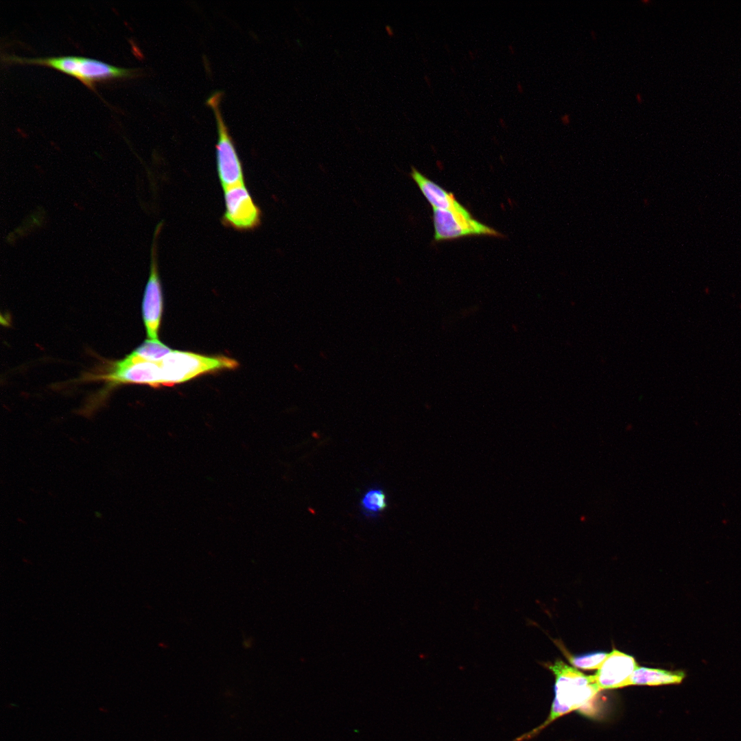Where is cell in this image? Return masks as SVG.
<instances>
[{"instance_id": "obj_21", "label": "cell", "mask_w": 741, "mask_h": 741, "mask_svg": "<svg viewBox=\"0 0 741 741\" xmlns=\"http://www.w3.org/2000/svg\"><path fill=\"white\" fill-rule=\"evenodd\" d=\"M425 80L427 82V84L429 86H430L431 85L430 80V78L427 75H425Z\"/></svg>"}, {"instance_id": "obj_14", "label": "cell", "mask_w": 741, "mask_h": 741, "mask_svg": "<svg viewBox=\"0 0 741 741\" xmlns=\"http://www.w3.org/2000/svg\"><path fill=\"white\" fill-rule=\"evenodd\" d=\"M609 653L593 652L580 655H571L565 652L567 659L575 668L583 670L598 669L607 657Z\"/></svg>"}, {"instance_id": "obj_11", "label": "cell", "mask_w": 741, "mask_h": 741, "mask_svg": "<svg viewBox=\"0 0 741 741\" xmlns=\"http://www.w3.org/2000/svg\"><path fill=\"white\" fill-rule=\"evenodd\" d=\"M685 677L683 671H670L657 668L638 666L634 671L629 685L657 686L679 684Z\"/></svg>"}, {"instance_id": "obj_23", "label": "cell", "mask_w": 741, "mask_h": 741, "mask_svg": "<svg viewBox=\"0 0 741 741\" xmlns=\"http://www.w3.org/2000/svg\"><path fill=\"white\" fill-rule=\"evenodd\" d=\"M469 54H470V57H471V58H472L473 59V58H474V57H473V54H471V51H469Z\"/></svg>"}, {"instance_id": "obj_10", "label": "cell", "mask_w": 741, "mask_h": 741, "mask_svg": "<svg viewBox=\"0 0 741 741\" xmlns=\"http://www.w3.org/2000/svg\"><path fill=\"white\" fill-rule=\"evenodd\" d=\"M411 176L432 208L460 212L468 211L456 200L452 193L426 178L414 167H412Z\"/></svg>"}, {"instance_id": "obj_15", "label": "cell", "mask_w": 741, "mask_h": 741, "mask_svg": "<svg viewBox=\"0 0 741 741\" xmlns=\"http://www.w3.org/2000/svg\"><path fill=\"white\" fill-rule=\"evenodd\" d=\"M561 122L564 125H568L570 123V117L568 114H565L561 117Z\"/></svg>"}, {"instance_id": "obj_5", "label": "cell", "mask_w": 741, "mask_h": 741, "mask_svg": "<svg viewBox=\"0 0 741 741\" xmlns=\"http://www.w3.org/2000/svg\"><path fill=\"white\" fill-rule=\"evenodd\" d=\"M225 212L222 222L238 231L257 228L261 223V212L253 201L244 184L224 189Z\"/></svg>"}, {"instance_id": "obj_7", "label": "cell", "mask_w": 741, "mask_h": 741, "mask_svg": "<svg viewBox=\"0 0 741 741\" xmlns=\"http://www.w3.org/2000/svg\"><path fill=\"white\" fill-rule=\"evenodd\" d=\"M433 220L436 241L469 235H501L495 229L473 219L469 211L433 208Z\"/></svg>"}, {"instance_id": "obj_17", "label": "cell", "mask_w": 741, "mask_h": 741, "mask_svg": "<svg viewBox=\"0 0 741 741\" xmlns=\"http://www.w3.org/2000/svg\"><path fill=\"white\" fill-rule=\"evenodd\" d=\"M635 98H636V101H637V102H638L639 104H641V103H642V102H643V97H642V95H641V94H640L639 93H637V94L635 95Z\"/></svg>"}, {"instance_id": "obj_9", "label": "cell", "mask_w": 741, "mask_h": 741, "mask_svg": "<svg viewBox=\"0 0 741 741\" xmlns=\"http://www.w3.org/2000/svg\"><path fill=\"white\" fill-rule=\"evenodd\" d=\"M639 666L635 658L613 649L593 675L601 690L629 685L630 679Z\"/></svg>"}, {"instance_id": "obj_16", "label": "cell", "mask_w": 741, "mask_h": 741, "mask_svg": "<svg viewBox=\"0 0 741 741\" xmlns=\"http://www.w3.org/2000/svg\"><path fill=\"white\" fill-rule=\"evenodd\" d=\"M517 90L519 93H521V94L524 93V86L521 84V83H520V82H518L517 83Z\"/></svg>"}, {"instance_id": "obj_18", "label": "cell", "mask_w": 741, "mask_h": 741, "mask_svg": "<svg viewBox=\"0 0 741 741\" xmlns=\"http://www.w3.org/2000/svg\"><path fill=\"white\" fill-rule=\"evenodd\" d=\"M386 32H387V33H388V34L389 36H393L394 33H393L392 29L391 28L390 26L386 25Z\"/></svg>"}, {"instance_id": "obj_19", "label": "cell", "mask_w": 741, "mask_h": 741, "mask_svg": "<svg viewBox=\"0 0 741 741\" xmlns=\"http://www.w3.org/2000/svg\"><path fill=\"white\" fill-rule=\"evenodd\" d=\"M499 124L503 128H507L506 123L503 118L499 119Z\"/></svg>"}, {"instance_id": "obj_3", "label": "cell", "mask_w": 741, "mask_h": 741, "mask_svg": "<svg viewBox=\"0 0 741 741\" xmlns=\"http://www.w3.org/2000/svg\"><path fill=\"white\" fill-rule=\"evenodd\" d=\"M163 386H173L200 375L224 368H235L238 363L233 359L220 356L209 357L194 353L172 351L159 360Z\"/></svg>"}, {"instance_id": "obj_4", "label": "cell", "mask_w": 741, "mask_h": 741, "mask_svg": "<svg viewBox=\"0 0 741 741\" xmlns=\"http://www.w3.org/2000/svg\"><path fill=\"white\" fill-rule=\"evenodd\" d=\"M222 96V91H215L209 97L206 103L213 110L216 120L218 135L216 145L217 171L222 187L225 189L244 184V178L242 163L221 113L220 104Z\"/></svg>"}, {"instance_id": "obj_1", "label": "cell", "mask_w": 741, "mask_h": 741, "mask_svg": "<svg viewBox=\"0 0 741 741\" xmlns=\"http://www.w3.org/2000/svg\"><path fill=\"white\" fill-rule=\"evenodd\" d=\"M543 664L555 677L554 698L549 716L539 727L513 741L533 738L558 718L586 705L601 691L593 675H585L561 660Z\"/></svg>"}, {"instance_id": "obj_12", "label": "cell", "mask_w": 741, "mask_h": 741, "mask_svg": "<svg viewBox=\"0 0 741 741\" xmlns=\"http://www.w3.org/2000/svg\"><path fill=\"white\" fill-rule=\"evenodd\" d=\"M386 495L384 491L379 488H373L368 490L362 496L360 506L362 512L368 517L379 515L387 507Z\"/></svg>"}, {"instance_id": "obj_13", "label": "cell", "mask_w": 741, "mask_h": 741, "mask_svg": "<svg viewBox=\"0 0 741 741\" xmlns=\"http://www.w3.org/2000/svg\"><path fill=\"white\" fill-rule=\"evenodd\" d=\"M172 350L158 340H146L132 353L137 357L150 361H158Z\"/></svg>"}, {"instance_id": "obj_6", "label": "cell", "mask_w": 741, "mask_h": 741, "mask_svg": "<svg viewBox=\"0 0 741 741\" xmlns=\"http://www.w3.org/2000/svg\"><path fill=\"white\" fill-rule=\"evenodd\" d=\"M100 378L113 384H138L152 387L163 386L159 360H146L132 353L115 363L110 370L100 376Z\"/></svg>"}, {"instance_id": "obj_22", "label": "cell", "mask_w": 741, "mask_h": 741, "mask_svg": "<svg viewBox=\"0 0 741 741\" xmlns=\"http://www.w3.org/2000/svg\"><path fill=\"white\" fill-rule=\"evenodd\" d=\"M95 513H96V515H97V517H101V514H100V513H98L97 512H96Z\"/></svg>"}, {"instance_id": "obj_8", "label": "cell", "mask_w": 741, "mask_h": 741, "mask_svg": "<svg viewBox=\"0 0 741 741\" xmlns=\"http://www.w3.org/2000/svg\"><path fill=\"white\" fill-rule=\"evenodd\" d=\"M162 223L155 229L150 253V277L146 284L143 301V318L148 336L151 340H158L160 327L163 298L156 260V239L161 232Z\"/></svg>"}, {"instance_id": "obj_20", "label": "cell", "mask_w": 741, "mask_h": 741, "mask_svg": "<svg viewBox=\"0 0 741 741\" xmlns=\"http://www.w3.org/2000/svg\"><path fill=\"white\" fill-rule=\"evenodd\" d=\"M508 51L510 53V54L513 55L515 54V49H514V47H513V45L509 44L508 46Z\"/></svg>"}, {"instance_id": "obj_2", "label": "cell", "mask_w": 741, "mask_h": 741, "mask_svg": "<svg viewBox=\"0 0 741 741\" xmlns=\"http://www.w3.org/2000/svg\"><path fill=\"white\" fill-rule=\"evenodd\" d=\"M5 61L21 63H36L47 65L71 75L93 89L94 83L101 80L128 78L136 72L131 69L116 67L102 61L74 56L24 58L4 55Z\"/></svg>"}]
</instances>
